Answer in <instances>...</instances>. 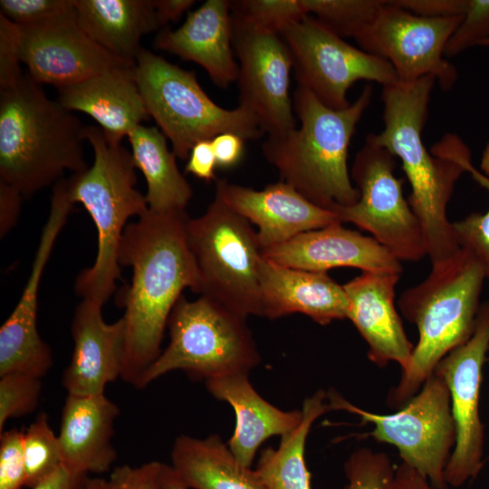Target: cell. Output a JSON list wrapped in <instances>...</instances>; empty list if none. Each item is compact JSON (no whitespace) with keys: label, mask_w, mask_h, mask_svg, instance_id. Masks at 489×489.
Returning a JSON list of instances; mask_svg holds the SVG:
<instances>
[{"label":"cell","mask_w":489,"mask_h":489,"mask_svg":"<svg viewBox=\"0 0 489 489\" xmlns=\"http://www.w3.org/2000/svg\"><path fill=\"white\" fill-rule=\"evenodd\" d=\"M396 157L369 133L357 152L350 177L359 199L331 210L341 223H351L370 234L400 262H417L427 255L422 227L396 177Z\"/></svg>","instance_id":"cell-11"},{"label":"cell","mask_w":489,"mask_h":489,"mask_svg":"<svg viewBox=\"0 0 489 489\" xmlns=\"http://www.w3.org/2000/svg\"><path fill=\"white\" fill-rule=\"evenodd\" d=\"M258 273L261 317L302 313L320 325L348 317L344 287L327 273L291 268L262 256Z\"/></svg>","instance_id":"cell-21"},{"label":"cell","mask_w":489,"mask_h":489,"mask_svg":"<svg viewBox=\"0 0 489 489\" xmlns=\"http://www.w3.org/2000/svg\"><path fill=\"white\" fill-rule=\"evenodd\" d=\"M42 379L23 373L0 376V433L6 422L26 416L38 407Z\"/></svg>","instance_id":"cell-35"},{"label":"cell","mask_w":489,"mask_h":489,"mask_svg":"<svg viewBox=\"0 0 489 489\" xmlns=\"http://www.w3.org/2000/svg\"><path fill=\"white\" fill-rule=\"evenodd\" d=\"M186 211L148 209L123 233L119 264L132 269L131 283L119 302L125 308L126 345L120 379L136 386L161 353L170 314L197 273L190 251Z\"/></svg>","instance_id":"cell-1"},{"label":"cell","mask_w":489,"mask_h":489,"mask_svg":"<svg viewBox=\"0 0 489 489\" xmlns=\"http://www.w3.org/2000/svg\"><path fill=\"white\" fill-rule=\"evenodd\" d=\"M23 450L25 486L33 488L62 466L58 435L53 431L45 413L37 416L24 432Z\"/></svg>","instance_id":"cell-31"},{"label":"cell","mask_w":489,"mask_h":489,"mask_svg":"<svg viewBox=\"0 0 489 489\" xmlns=\"http://www.w3.org/2000/svg\"><path fill=\"white\" fill-rule=\"evenodd\" d=\"M154 46L197 63L220 88L237 81L230 1H206L180 27L161 31Z\"/></svg>","instance_id":"cell-22"},{"label":"cell","mask_w":489,"mask_h":489,"mask_svg":"<svg viewBox=\"0 0 489 489\" xmlns=\"http://www.w3.org/2000/svg\"><path fill=\"white\" fill-rule=\"evenodd\" d=\"M211 141L217 167L232 168L243 158L244 139L239 135L225 132L216 136Z\"/></svg>","instance_id":"cell-43"},{"label":"cell","mask_w":489,"mask_h":489,"mask_svg":"<svg viewBox=\"0 0 489 489\" xmlns=\"http://www.w3.org/2000/svg\"><path fill=\"white\" fill-rule=\"evenodd\" d=\"M19 27L21 61L37 84L61 89L111 70L134 67L85 34L76 20L75 7L47 22Z\"/></svg>","instance_id":"cell-16"},{"label":"cell","mask_w":489,"mask_h":489,"mask_svg":"<svg viewBox=\"0 0 489 489\" xmlns=\"http://www.w3.org/2000/svg\"><path fill=\"white\" fill-rule=\"evenodd\" d=\"M169 342L138 380L142 389L175 370L193 379L248 373L261 357L246 318L206 296H181L168 322Z\"/></svg>","instance_id":"cell-7"},{"label":"cell","mask_w":489,"mask_h":489,"mask_svg":"<svg viewBox=\"0 0 489 489\" xmlns=\"http://www.w3.org/2000/svg\"><path fill=\"white\" fill-rule=\"evenodd\" d=\"M466 172L489 194L488 177L476 169L472 162L467 164ZM452 224L459 246L479 262L489 283V208L485 213H471Z\"/></svg>","instance_id":"cell-34"},{"label":"cell","mask_w":489,"mask_h":489,"mask_svg":"<svg viewBox=\"0 0 489 489\" xmlns=\"http://www.w3.org/2000/svg\"><path fill=\"white\" fill-rule=\"evenodd\" d=\"M331 410H342L371 424L369 436L397 447L403 463L436 489H446L445 470L455 444L450 394L444 379L433 373L398 411L378 414L353 405L337 390L327 391Z\"/></svg>","instance_id":"cell-10"},{"label":"cell","mask_w":489,"mask_h":489,"mask_svg":"<svg viewBox=\"0 0 489 489\" xmlns=\"http://www.w3.org/2000/svg\"><path fill=\"white\" fill-rule=\"evenodd\" d=\"M312 15L337 35L358 39L375 22L385 0H301Z\"/></svg>","instance_id":"cell-30"},{"label":"cell","mask_w":489,"mask_h":489,"mask_svg":"<svg viewBox=\"0 0 489 489\" xmlns=\"http://www.w3.org/2000/svg\"><path fill=\"white\" fill-rule=\"evenodd\" d=\"M480 171L489 177V141L485 145L480 161Z\"/></svg>","instance_id":"cell-50"},{"label":"cell","mask_w":489,"mask_h":489,"mask_svg":"<svg viewBox=\"0 0 489 489\" xmlns=\"http://www.w3.org/2000/svg\"><path fill=\"white\" fill-rule=\"evenodd\" d=\"M481 46H489V40L484 42Z\"/></svg>","instance_id":"cell-51"},{"label":"cell","mask_w":489,"mask_h":489,"mask_svg":"<svg viewBox=\"0 0 489 489\" xmlns=\"http://www.w3.org/2000/svg\"><path fill=\"white\" fill-rule=\"evenodd\" d=\"M263 256L283 266L312 272L327 273L337 267L399 274L403 271L401 262L373 237L342 224L302 233L264 250Z\"/></svg>","instance_id":"cell-20"},{"label":"cell","mask_w":489,"mask_h":489,"mask_svg":"<svg viewBox=\"0 0 489 489\" xmlns=\"http://www.w3.org/2000/svg\"><path fill=\"white\" fill-rule=\"evenodd\" d=\"M395 469L386 453L358 448L344 463L345 489H391Z\"/></svg>","instance_id":"cell-33"},{"label":"cell","mask_w":489,"mask_h":489,"mask_svg":"<svg viewBox=\"0 0 489 489\" xmlns=\"http://www.w3.org/2000/svg\"><path fill=\"white\" fill-rule=\"evenodd\" d=\"M88 475L61 466L53 475L31 489H82Z\"/></svg>","instance_id":"cell-45"},{"label":"cell","mask_w":489,"mask_h":489,"mask_svg":"<svg viewBox=\"0 0 489 489\" xmlns=\"http://www.w3.org/2000/svg\"><path fill=\"white\" fill-rule=\"evenodd\" d=\"M232 17L238 60L239 106L252 112L268 135L297 127L290 97L292 53L280 34Z\"/></svg>","instance_id":"cell-15"},{"label":"cell","mask_w":489,"mask_h":489,"mask_svg":"<svg viewBox=\"0 0 489 489\" xmlns=\"http://www.w3.org/2000/svg\"><path fill=\"white\" fill-rule=\"evenodd\" d=\"M161 465L158 461L135 467L120 465L113 469L109 482L112 489H160Z\"/></svg>","instance_id":"cell-40"},{"label":"cell","mask_w":489,"mask_h":489,"mask_svg":"<svg viewBox=\"0 0 489 489\" xmlns=\"http://www.w3.org/2000/svg\"><path fill=\"white\" fill-rule=\"evenodd\" d=\"M74 7L91 40L134 66L141 38L161 27L153 0H74Z\"/></svg>","instance_id":"cell-26"},{"label":"cell","mask_w":489,"mask_h":489,"mask_svg":"<svg viewBox=\"0 0 489 489\" xmlns=\"http://www.w3.org/2000/svg\"><path fill=\"white\" fill-rule=\"evenodd\" d=\"M488 349L489 301L480 305L472 336L446 354L434 371L449 390L455 428V444L445 470V482L452 487L475 479L484 466V427L479 400Z\"/></svg>","instance_id":"cell-14"},{"label":"cell","mask_w":489,"mask_h":489,"mask_svg":"<svg viewBox=\"0 0 489 489\" xmlns=\"http://www.w3.org/2000/svg\"><path fill=\"white\" fill-rule=\"evenodd\" d=\"M400 7L425 17L464 15L468 0H394Z\"/></svg>","instance_id":"cell-41"},{"label":"cell","mask_w":489,"mask_h":489,"mask_svg":"<svg viewBox=\"0 0 489 489\" xmlns=\"http://www.w3.org/2000/svg\"><path fill=\"white\" fill-rule=\"evenodd\" d=\"M23 196L0 180V235H5L17 223Z\"/></svg>","instance_id":"cell-44"},{"label":"cell","mask_w":489,"mask_h":489,"mask_svg":"<svg viewBox=\"0 0 489 489\" xmlns=\"http://www.w3.org/2000/svg\"><path fill=\"white\" fill-rule=\"evenodd\" d=\"M399 273L362 272L345 284L348 317L368 345L369 360L379 368L396 362L405 369L414 344L409 340L395 306Z\"/></svg>","instance_id":"cell-19"},{"label":"cell","mask_w":489,"mask_h":489,"mask_svg":"<svg viewBox=\"0 0 489 489\" xmlns=\"http://www.w3.org/2000/svg\"><path fill=\"white\" fill-rule=\"evenodd\" d=\"M485 274L475 256L459 248L436 264L427 277L398 299L403 316L415 324L418 340L408 366L387 396L391 408L403 407L430 378L439 361L473 334Z\"/></svg>","instance_id":"cell-4"},{"label":"cell","mask_w":489,"mask_h":489,"mask_svg":"<svg viewBox=\"0 0 489 489\" xmlns=\"http://www.w3.org/2000/svg\"><path fill=\"white\" fill-rule=\"evenodd\" d=\"M102 304L82 299L74 311L71 331L73 350L62 384L67 394H105L107 385L121 377L126 345L123 316L106 322Z\"/></svg>","instance_id":"cell-18"},{"label":"cell","mask_w":489,"mask_h":489,"mask_svg":"<svg viewBox=\"0 0 489 489\" xmlns=\"http://www.w3.org/2000/svg\"><path fill=\"white\" fill-rule=\"evenodd\" d=\"M436 82L428 75L383 86L384 129L369 133L402 163L411 187L408 201L422 227L431 264L449 258L460 248L446 209L456 181L472 162L468 146L456 134L446 133L430 151L423 143L422 130Z\"/></svg>","instance_id":"cell-2"},{"label":"cell","mask_w":489,"mask_h":489,"mask_svg":"<svg viewBox=\"0 0 489 489\" xmlns=\"http://www.w3.org/2000/svg\"><path fill=\"white\" fill-rule=\"evenodd\" d=\"M280 35L292 53L298 85L331 109L350 105L347 93L358 81L382 86L398 82L387 60L352 46L312 15L290 24Z\"/></svg>","instance_id":"cell-12"},{"label":"cell","mask_w":489,"mask_h":489,"mask_svg":"<svg viewBox=\"0 0 489 489\" xmlns=\"http://www.w3.org/2000/svg\"><path fill=\"white\" fill-rule=\"evenodd\" d=\"M248 376L225 375L207 379L205 385L215 398L233 408L235 426L226 444L241 465L251 467L262 444L271 436H283L295 429L302 420V411L273 406L256 391Z\"/></svg>","instance_id":"cell-25"},{"label":"cell","mask_w":489,"mask_h":489,"mask_svg":"<svg viewBox=\"0 0 489 489\" xmlns=\"http://www.w3.org/2000/svg\"><path fill=\"white\" fill-rule=\"evenodd\" d=\"M161 27L177 21L196 3L194 0H153Z\"/></svg>","instance_id":"cell-47"},{"label":"cell","mask_w":489,"mask_h":489,"mask_svg":"<svg viewBox=\"0 0 489 489\" xmlns=\"http://www.w3.org/2000/svg\"><path fill=\"white\" fill-rule=\"evenodd\" d=\"M327 391L319 389L302 405L299 426L281 436L276 448L261 451L254 472L264 489H312L305 462V445L313 423L331 411Z\"/></svg>","instance_id":"cell-29"},{"label":"cell","mask_w":489,"mask_h":489,"mask_svg":"<svg viewBox=\"0 0 489 489\" xmlns=\"http://www.w3.org/2000/svg\"><path fill=\"white\" fill-rule=\"evenodd\" d=\"M74 11V0H1L0 14L20 26L34 25Z\"/></svg>","instance_id":"cell-37"},{"label":"cell","mask_w":489,"mask_h":489,"mask_svg":"<svg viewBox=\"0 0 489 489\" xmlns=\"http://www.w3.org/2000/svg\"><path fill=\"white\" fill-rule=\"evenodd\" d=\"M57 101L70 111L92 118L106 138L121 143L124 137L150 117L134 76V67L111 70L58 89Z\"/></svg>","instance_id":"cell-24"},{"label":"cell","mask_w":489,"mask_h":489,"mask_svg":"<svg viewBox=\"0 0 489 489\" xmlns=\"http://www.w3.org/2000/svg\"><path fill=\"white\" fill-rule=\"evenodd\" d=\"M372 94V86L368 84L350 106L333 110L298 85L292 105L300 126L268 135L262 146L281 180L326 209L356 203L359 191L348 168L349 147Z\"/></svg>","instance_id":"cell-3"},{"label":"cell","mask_w":489,"mask_h":489,"mask_svg":"<svg viewBox=\"0 0 489 489\" xmlns=\"http://www.w3.org/2000/svg\"><path fill=\"white\" fill-rule=\"evenodd\" d=\"M391 489H436L423 475L401 462L395 469Z\"/></svg>","instance_id":"cell-46"},{"label":"cell","mask_w":489,"mask_h":489,"mask_svg":"<svg viewBox=\"0 0 489 489\" xmlns=\"http://www.w3.org/2000/svg\"><path fill=\"white\" fill-rule=\"evenodd\" d=\"M134 76L146 110L168 139L177 158L186 159L201 140L232 132L245 139H259L264 131L254 115L244 107L226 110L202 89L196 73L142 48Z\"/></svg>","instance_id":"cell-8"},{"label":"cell","mask_w":489,"mask_h":489,"mask_svg":"<svg viewBox=\"0 0 489 489\" xmlns=\"http://www.w3.org/2000/svg\"><path fill=\"white\" fill-rule=\"evenodd\" d=\"M83 128L29 76L0 90V180L28 197L86 170Z\"/></svg>","instance_id":"cell-5"},{"label":"cell","mask_w":489,"mask_h":489,"mask_svg":"<svg viewBox=\"0 0 489 489\" xmlns=\"http://www.w3.org/2000/svg\"><path fill=\"white\" fill-rule=\"evenodd\" d=\"M23 440L24 432L15 428L0 433V489L25 486Z\"/></svg>","instance_id":"cell-38"},{"label":"cell","mask_w":489,"mask_h":489,"mask_svg":"<svg viewBox=\"0 0 489 489\" xmlns=\"http://www.w3.org/2000/svg\"><path fill=\"white\" fill-rule=\"evenodd\" d=\"M83 138L91 146V168L72 174L67 181L70 199L90 214L97 230L98 248L93 264L76 278L75 292L102 305L120 278L119 250L127 222L149 209L145 195L136 188V167L131 153L109 140L99 126H84Z\"/></svg>","instance_id":"cell-6"},{"label":"cell","mask_w":489,"mask_h":489,"mask_svg":"<svg viewBox=\"0 0 489 489\" xmlns=\"http://www.w3.org/2000/svg\"><path fill=\"white\" fill-rule=\"evenodd\" d=\"M216 190L236 213L257 226L262 252L296 235L334 224H342L331 210L308 200L284 181L261 190L216 180Z\"/></svg>","instance_id":"cell-17"},{"label":"cell","mask_w":489,"mask_h":489,"mask_svg":"<svg viewBox=\"0 0 489 489\" xmlns=\"http://www.w3.org/2000/svg\"><path fill=\"white\" fill-rule=\"evenodd\" d=\"M171 467L189 489H264L254 469L241 465L217 434L177 436Z\"/></svg>","instance_id":"cell-27"},{"label":"cell","mask_w":489,"mask_h":489,"mask_svg":"<svg viewBox=\"0 0 489 489\" xmlns=\"http://www.w3.org/2000/svg\"><path fill=\"white\" fill-rule=\"evenodd\" d=\"M488 353H489V349H488Z\"/></svg>","instance_id":"cell-52"},{"label":"cell","mask_w":489,"mask_h":489,"mask_svg":"<svg viewBox=\"0 0 489 489\" xmlns=\"http://www.w3.org/2000/svg\"><path fill=\"white\" fill-rule=\"evenodd\" d=\"M231 14L260 30L280 34L306 14L301 0L230 1Z\"/></svg>","instance_id":"cell-32"},{"label":"cell","mask_w":489,"mask_h":489,"mask_svg":"<svg viewBox=\"0 0 489 489\" xmlns=\"http://www.w3.org/2000/svg\"><path fill=\"white\" fill-rule=\"evenodd\" d=\"M136 168L146 180L149 209L157 212L186 211L193 190L179 171L176 155L158 127L139 125L128 135Z\"/></svg>","instance_id":"cell-28"},{"label":"cell","mask_w":489,"mask_h":489,"mask_svg":"<svg viewBox=\"0 0 489 489\" xmlns=\"http://www.w3.org/2000/svg\"><path fill=\"white\" fill-rule=\"evenodd\" d=\"M489 40V0H468L460 25L448 40L445 55L452 57Z\"/></svg>","instance_id":"cell-36"},{"label":"cell","mask_w":489,"mask_h":489,"mask_svg":"<svg viewBox=\"0 0 489 489\" xmlns=\"http://www.w3.org/2000/svg\"><path fill=\"white\" fill-rule=\"evenodd\" d=\"M82 489H112L109 480L103 478H88L86 479Z\"/></svg>","instance_id":"cell-49"},{"label":"cell","mask_w":489,"mask_h":489,"mask_svg":"<svg viewBox=\"0 0 489 489\" xmlns=\"http://www.w3.org/2000/svg\"><path fill=\"white\" fill-rule=\"evenodd\" d=\"M187 235L197 273L196 293L246 319L259 316L263 252L251 223L216 190L205 213L188 218Z\"/></svg>","instance_id":"cell-9"},{"label":"cell","mask_w":489,"mask_h":489,"mask_svg":"<svg viewBox=\"0 0 489 489\" xmlns=\"http://www.w3.org/2000/svg\"><path fill=\"white\" fill-rule=\"evenodd\" d=\"M120 413L105 394H67L58 433L62 465L85 475L108 472L117 459L112 437Z\"/></svg>","instance_id":"cell-23"},{"label":"cell","mask_w":489,"mask_h":489,"mask_svg":"<svg viewBox=\"0 0 489 489\" xmlns=\"http://www.w3.org/2000/svg\"><path fill=\"white\" fill-rule=\"evenodd\" d=\"M21 61V31L0 14V90L9 88L24 77Z\"/></svg>","instance_id":"cell-39"},{"label":"cell","mask_w":489,"mask_h":489,"mask_svg":"<svg viewBox=\"0 0 489 489\" xmlns=\"http://www.w3.org/2000/svg\"><path fill=\"white\" fill-rule=\"evenodd\" d=\"M217 167L211 140H201L191 149L185 172L196 177L209 182L216 180V168Z\"/></svg>","instance_id":"cell-42"},{"label":"cell","mask_w":489,"mask_h":489,"mask_svg":"<svg viewBox=\"0 0 489 489\" xmlns=\"http://www.w3.org/2000/svg\"><path fill=\"white\" fill-rule=\"evenodd\" d=\"M159 480L160 489H189L178 478L170 465L162 463Z\"/></svg>","instance_id":"cell-48"},{"label":"cell","mask_w":489,"mask_h":489,"mask_svg":"<svg viewBox=\"0 0 489 489\" xmlns=\"http://www.w3.org/2000/svg\"><path fill=\"white\" fill-rule=\"evenodd\" d=\"M463 17L419 16L394 0H385L375 22L356 42L361 50L387 60L398 82H411L430 75L443 91H449L458 72L443 56Z\"/></svg>","instance_id":"cell-13"}]
</instances>
